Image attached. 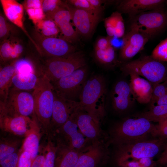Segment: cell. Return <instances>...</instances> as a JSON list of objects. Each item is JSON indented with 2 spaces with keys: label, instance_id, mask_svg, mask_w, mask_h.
Listing matches in <instances>:
<instances>
[{
  "label": "cell",
  "instance_id": "42",
  "mask_svg": "<svg viewBox=\"0 0 167 167\" xmlns=\"http://www.w3.org/2000/svg\"><path fill=\"white\" fill-rule=\"evenodd\" d=\"M10 27L6 19L1 14L0 15V38L1 41L5 40L8 36Z\"/></svg>",
  "mask_w": 167,
  "mask_h": 167
},
{
  "label": "cell",
  "instance_id": "29",
  "mask_svg": "<svg viewBox=\"0 0 167 167\" xmlns=\"http://www.w3.org/2000/svg\"><path fill=\"white\" fill-rule=\"evenodd\" d=\"M38 79V76L35 73L27 75L16 74L12 80V86L22 90L30 91L35 88Z\"/></svg>",
  "mask_w": 167,
  "mask_h": 167
},
{
  "label": "cell",
  "instance_id": "30",
  "mask_svg": "<svg viewBox=\"0 0 167 167\" xmlns=\"http://www.w3.org/2000/svg\"><path fill=\"white\" fill-rule=\"evenodd\" d=\"M42 0H27L24 1V5L29 18L35 24L45 18L43 11Z\"/></svg>",
  "mask_w": 167,
  "mask_h": 167
},
{
  "label": "cell",
  "instance_id": "17",
  "mask_svg": "<svg viewBox=\"0 0 167 167\" xmlns=\"http://www.w3.org/2000/svg\"><path fill=\"white\" fill-rule=\"evenodd\" d=\"M68 5L72 24L79 36L86 38L90 37L100 20L101 16Z\"/></svg>",
  "mask_w": 167,
  "mask_h": 167
},
{
  "label": "cell",
  "instance_id": "10",
  "mask_svg": "<svg viewBox=\"0 0 167 167\" xmlns=\"http://www.w3.org/2000/svg\"><path fill=\"white\" fill-rule=\"evenodd\" d=\"M9 114L32 118L34 114V103L32 93L17 89L12 86L4 102L0 101Z\"/></svg>",
  "mask_w": 167,
  "mask_h": 167
},
{
  "label": "cell",
  "instance_id": "8",
  "mask_svg": "<svg viewBox=\"0 0 167 167\" xmlns=\"http://www.w3.org/2000/svg\"><path fill=\"white\" fill-rule=\"evenodd\" d=\"M88 74V66L86 65L56 81L51 82L58 95L69 100L79 101Z\"/></svg>",
  "mask_w": 167,
  "mask_h": 167
},
{
  "label": "cell",
  "instance_id": "14",
  "mask_svg": "<svg viewBox=\"0 0 167 167\" xmlns=\"http://www.w3.org/2000/svg\"><path fill=\"white\" fill-rule=\"evenodd\" d=\"M74 114L79 129L91 143L109 139L108 134L101 129L100 121L97 118L79 109L75 111Z\"/></svg>",
  "mask_w": 167,
  "mask_h": 167
},
{
  "label": "cell",
  "instance_id": "43",
  "mask_svg": "<svg viewBox=\"0 0 167 167\" xmlns=\"http://www.w3.org/2000/svg\"><path fill=\"white\" fill-rule=\"evenodd\" d=\"M32 161L30 154L24 151L21 152L17 167H31Z\"/></svg>",
  "mask_w": 167,
  "mask_h": 167
},
{
  "label": "cell",
  "instance_id": "4",
  "mask_svg": "<svg viewBox=\"0 0 167 167\" xmlns=\"http://www.w3.org/2000/svg\"><path fill=\"white\" fill-rule=\"evenodd\" d=\"M45 58L37 75L45 76L51 82L87 65L85 54L81 51H77L65 57Z\"/></svg>",
  "mask_w": 167,
  "mask_h": 167
},
{
  "label": "cell",
  "instance_id": "9",
  "mask_svg": "<svg viewBox=\"0 0 167 167\" xmlns=\"http://www.w3.org/2000/svg\"><path fill=\"white\" fill-rule=\"evenodd\" d=\"M0 127L4 133L24 138L40 128L35 114L32 118L8 114L0 106Z\"/></svg>",
  "mask_w": 167,
  "mask_h": 167
},
{
  "label": "cell",
  "instance_id": "2",
  "mask_svg": "<svg viewBox=\"0 0 167 167\" xmlns=\"http://www.w3.org/2000/svg\"><path fill=\"white\" fill-rule=\"evenodd\" d=\"M155 125L141 117L125 118L115 123L108 134L111 144L114 146L147 139Z\"/></svg>",
  "mask_w": 167,
  "mask_h": 167
},
{
  "label": "cell",
  "instance_id": "41",
  "mask_svg": "<svg viewBox=\"0 0 167 167\" xmlns=\"http://www.w3.org/2000/svg\"><path fill=\"white\" fill-rule=\"evenodd\" d=\"M153 91L150 103L155 101L167 93V80L153 85Z\"/></svg>",
  "mask_w": 167,
  "mask_h": 167
},
{
  "label": "cell",
  "instance_id": "38",
  "mask_svg": "<svg viewBox=\"0 0 167 167\" xmlns=\"http://www.w3.org/2000/svg\"><path fill=\"white\" fill-rule=\"evenodd\" d=\"M13 45L9 41H4L0 46V60L2 63L6 64L9 62H11V56Z\"/></svg>",
  "mask_w": 167,
  "mask_h": 167
},
{
  "label": "cell",
  "instance_id": "40",
  "mask_svg": "<svg viewBox=\"0 0 167 167\" xmlns=\"http://www.w3.org/2000/svg\"><path fill=\"white\" fill-rule=\"evenodd\" d=\"M21 152L18 151L0 160V167H17Z\"/></svg>",
  "mask_w": 167,
  "mask_h": 167
},
{
  "label": "cell",
  "instance_id": "46",
  "mask_svg": "<svg viewBox=\"0 0 167 167\" xmlns=\"http://www.w3.org/2000/svg\"><path fill=\"white\" fill-rule=\"evenodd\" d=\"M156 162L157 165L160 166H165L167 165V143L163 152Z\"/></svg>",
  "mask_w": 167,
  "mask_h": 167
},
{
  "label": "cell",
  "instance_id": "36",
  "mask_svg": "<svg viewBox=\"0 0 167 167\" xmlns=\"http://www.w3.org/2000/svg\"><path fill=\"white\" fill-rule=\"evenodd\" d=\"M65 3L59 0H42V7L45 18L54 13L63 6Z\"/></svg>",
  "mask_w": 167,
  "mask_h": 167
},
{
  "label": "cell",
  "instance_id": "12",
  "mask_svg": "<svg viewBox=\"0 0 167 167\" xmlns=\"http://www.w3.org/2000/svg\"><path fill=\"white\" fill-rule=\"evenodd\" d=\"M74 112L67 121L52 135L56 141L80 152L91 143L79 129Z\"/></svg>",
  "mask_w": 167,
  "mask_h": 167
},
{
  "label": "cell",
  "instance_id": "33",
  "mask_svg": "<svg viewBox=\"0 0 167 167\" xmlns=\"http://www.w3.org/2000/svg\"><path fill=\"white\" fill-rule=\"evenodd\" d=\"M35 25L37 32L44 36H56L60 32L55 22L51 19H45Z\"/></svg>",
  "mask_w": 167,
  "mask_h": 167
},
{
  "label": "cell",
  "instance_id": "45",
  "mask_svg": "<svg viewBox=\"0 0 167 167\" xmlns=\"http://www.w3.org/2000/svg\"><path fill=\"white\" fill-rule=\"evenodd\" d=\"M45 155L44 147L40 146L39 153L32 162L31 167H44Z\"/></svg>",
  "mask_w": 167,
  "mask_h": 167
},
{
  "label": "cell",
  "instance_id": "1",
  "mask_svg": "<svg viewBox=\"0 0 167 167\" xmlns=\"http://www.w3.org/2000/svg\"><path fill=\"white\" fill-rule=\"evenodd\" d=\"M107 95V83L102 75L92 74L88 78L80 95L79 109L84 110L100 121L105 115Z\"/></svg>",
  "mask_w": 167,
  "mask_h": 167
},
{
  "label": "cell",
  "instance_id": "11",
  "mask_svg": "<svg viewBox=\"0 0 167 167\" xmlns=\"http://www.w3.org/2000/svg\"><path fill=\"white\" fill-rule=\"evenodd\" d=\"M33 36L39 53L45 58L65 57L77 51L75 46L61 37H45L37 31Z\"/></svg>",
  "mask_w": 167,
  "mask_h": 167
},
{
  "label": "cell",
  "instance_id": "26",
  "mask_svg": "<svg viewBox=\"0 0 167 167\" xmlns=\"http://www.w3.org/2000/svg\"><path fill=\"white\" fill-rule=\"evenodd\" d=\"M0 139V160L19 150L24 138L4 133Z\"/></svg>",
  "mask_w": 167,
  "mask_h": 167
},
{
  "label": "cell",
  "instance_id": "19",
  "mask_svg": "<svg viewBox=\"0 0 167 167\" xmlns=\"http://www.w3.org/2000/svg\"><path fill=\"white\" fill-rule=\"evenodd\" d=\"M118 11L127 14L130 18L145 11L165 7L167 0H123L117 2Z\"/></svg>",
  "mask_w": 167,
  "mask_h": 167
},
{
  "label": "cell",
  "instance_id": "28",
  "mask_svg": "<svg viewBox=\"0 0 167 167\" xmlns=\"http://www.w3.org/2000/svg\"><path fill=\"white\" fill-rule=\"evenodd\" d=\"M41 133L40 128L33 131L24 138L19 149L21 152L25 151L30 154L32 162L39 152Z\"/></svg>",
  "mask_w": 167,
  "mask_h": 167
},
{
  "label": "cell",
  "instance_id": "27",
  "mask_svg": "<svg viewBox=\"0 0 167 167\" xmlns=\"http://www.w3.org/2000/svg\"><path fill=\"white\" fill-rule=\"evenodd\" d=\"M93 57L100 65L107 68L120 66L121 62L117 59L115 49L113 45L102 49H94Z\"/></svg>",
  "mask_w": 167,
  "mask_h": 167
},
{
  "label": "cell",
  "instance_id": "32",
  "mask_svg": "<svg viewBox=\"0 0 167 167\" xmlns=\"http://www.w3.org/2000/svg\"><path fill=\"white\" fill-rule=\"evenodd\" d=\"M47 142L44 146L45 155L44 167H54L57 148L54 138L51 136H46Z\"/></svg>",
  "mask_w": 167,
  "mask_h": 167
},
{
  "label": "cell",
  "instance_id": "39",
  "mask_svg": "<svg viewBox=\"0 0 167 167\" xmlns=\"http://www.w3.org/2000/svg\"><path fill=\"white\" fill-rule=\"evenodd\" d=\"M151 135L158 138L167 140V118L155 125L154 129Z\"/></svg>",
  "mask_w": 167,
  "mask_h": 167
},
{
  "label": "cell",
  "instance_id": "20",
  "mask_svg": "<svg viewBox=\"0 0 167 167\" xmlns=\"http://www.w3.org/2000/svg\"><path fill=\"white\" fill-rule=\"evenodd\" d=\"M45 19L53 20L62 35L61 37L71 44L79 40V36L71 24V17L68 4L64 5L54 13Z\"/></svg>",
  "mask_w": 167,
  "mask_h": 167
},
{
  "label": "cell",
  "instance_id": "22",
  "mask_svg": "<svg viewBox=\"0 0 167 167\" xmlns=\"http://www.w3.org/2000/svg\"><path fill=\"white\" fill-rule=\"evenodd\" d=\"M0 2L6 17L20 28L28 37L36 47L37 45L26 31L23 24L24 6L15 0H1Z\"/></svg>",
  "mask_w": 167,
  "mask_h": 167
},
{
  "label": "cell",
  "instance_id": "34",
  "mask_svg": "<svg viewBox=\"0 0 167 167\" xmlns=\"http://www.w3.org/2000/svg\"><path fill=\"white\" fill-rule=\"evenodd\" d=\"M67 1L66 2L68 4L75 8L101 16L103 11L95 9L91 5L88 0H69Z\"/></svg>",
  "mask_w": 167,
  "mask_h": 167
},
{
  "label": "cell",
  "instance_id": "37",
  "mask_svg": "<svg viewBox=\"0 0 167 167\" xmlns=\"http://www.w3.org/2000/svg\"><path fill=\"white\" fill-rule=\"evenodd\" d=\"M16 74L27 75L36 73V71L32 63L25 59H18L15 64Z\"/></svg>",
  "mask_w": 167,
  "mask_h": 167
},
{
  "label": "cell",
  "instance_id": "6",
  "mask_svg": "<svg viewBox=\"0 0 167 167\" xmlns=\"http://www.w3.org/2000/svg\"><path fill=\"white\" fill-rule=\"evenodd\" d=\"M120 66L123 75L135 73L144 77L153 85L167 80V64L151 56H142L136 59L121 63Z\"/></svg>",
  "mask_w": 167,
  "mask_h": 167
},
{
  "label": "cell",
  "instance_id": "16",
  "mask_svg": "<svg viewBox=\"0 0 167 167\" xmlns=\"http://www.w3.org/2000/svg\"><path fill=\"white\" fill-rule=\"evenodd\" d=\"M109 99L113 110L119 114L127 111L135 100L129 83L123 80L118 81L114 84Z\"/></svg>",
  "mask_w": 167,
  "mask_h": 167
},
{
  "label": "cell",
  "instance_id": "35",
  "mask_svg": "<svg viewBox=\"0 0 167 167\" xmlns=\"http://www.w3.org/2000/svg\"><path fill=\"white\" fill-rule=\"evenodd\" d=\"M151 56L156 60L167 62V36L156 45Z\"/></svg>",
  "mask_w": 167,
  "mask_h": 167
},
{
  "label": "cell",
  "instance_id": "21",
  "mask_svg": "<svg viewBox=\"0 0 167 167\" xmlns=\"http://www.w3.org/2000/svg\"><path fill=\"white\" fill-rule=\"evenodd\" d=\"M130 86L134 97L141 104L150 103L152 97L153 85L148 80L134 73L128 75Z\"/></svg>",
  "mask_w": 167,
  "mask_h": 167
},
{
  "label": "cell",
  "instance_id": "5",
  "mask_svg": "<svg viewBox=\"0 0 167 167\" xmlns=\"http://www.w3.org/2000/svg\"><path fill=\"white\" fill-rule=\"evenodd\" d=\"M167 143V140L159 138L137 140L115 146L114 157L118 165L132 160L152 158Z\"/></svg>",
  "mask_w": 167,
  "mask_h": 167
},
{
  "label": "cell",
  "instance_id": "7",
  "mask_svg": "<svg viewBox=\"0 0 167 167\" xmlns=\"http://www.w3.org/2000/svg\"><path fill=\"white\" fill-rule=\"evenodd\" d=\"M130 19V28L139 31L149 39L167 27V9L165 7L145 11Z\"/></svg>",
  "mask_w": 167,
  "mask_h": 167
},
{
  "label": "cell",
  "instance_id": "48",
  "mask_svg": "<svg viewBox=\"0 0 167 167\" xmlns=\"http://www.w3.org/2000/svg\"><path fill=\"white\" fill-rule=\"evenodd\" d=\"M165 167H167V165H166L165 166Z\"/></svg>",
  "mask_w": 167,
  "mask_h": 167
},
{
  "label": "cell",
  "instance_id": "24",
  "mask_svg": "<svg viewBox=\"0 0 167 167\" xmlns=\"http://www.w3.org/2000/svg\"><path fill=\"white\" fill-rule=\"evenodd\" d=\"M122 13L117 11L113 12L104 20V26L107 36L111 39L124 36L125 26Z\"/></svg>",
  "mask_w": 167,
  "mask_h": 167
},
{
  "label": "cell",
  "instance_id": "23",
  "mask_svg": "<svg viewBox=\"0 0 167 167\" xmlns=\"http://www.w3.org/2000/svg\"><path fill=\"white\" fill-rule=\"evenodd\" d=\"M55 141L57 148L54 167H75L80 152Z\"/></svg>",
  "mask_w": 167,
  "mask_h": 167
},
{
  "label": "cell",
  "instance_id": "25",
  "mask_svg": "<svg viewBox=\"0 0 167 167\" xmlns=\"http://www.w3.org/2000/svg\"><path fill=\"white\" fill-rule=\"evenodd\" d=\"M16 61L1 67L0 101L4 102L6 101L9 90L12 86V79L16 74L15 64Z\"/></svg>",
  "mask_w": 167,
  "mask_h": 167
},
{
  "label": "cell",
  "instance_id": "13",
  "mask_svg": "<svg viewBox=\"0 0 167 167\" xmlns=\"http://www.w3.org/2000/svg\"><path fill=\"white\" fill-rule=\"evenodd\" d=\"M109 139L90 143L80 152L75 167H99L109 159Z\"/></svg>",
  "mask_w": 167,
  "mask_h": 167
},
{
  "label": "cell",
  "instance_id": "18",
  "mask_svg": "<svg viewBox=\"0 0 167 167\" xmlns=\"http://www.w3.org/2000/svg\"><path fill=\"white\" fill-rule=\"evenodd\" d=\"M149 40L139 31L130 28L124 35L123 45L120 50L118 60L121 63L129 61L142 50Z\"/></svg>",
  "mask_w": 167,
  "mask_h": 167
},
{
  "label": "cell",
  "instance_id": "3",
  "mask_svg": "<svg viewBox=\"0 0 167 167\" xmlns=\"http://www.w3.org/2000/svg\"><path fill=\"white\" fill-rule=\"evenodd\" d=\"M34 113L43 134H49L54 101V88L51 82L44 75L38 76L32 92Z\"/></svg>",
  "mask_w": 167,
  "mask_h": 167
},
{
  "label": "cell",
  "instance_id": "31",
  "mask_svg": "<svg viewBox=\"0 0 167 167\" xmlns=\"http://www.w3.org/2000/svg\"><path fill=\"white\" fill-rule=\"evenodd\" d=\"M137 116L145 118L151 122H159L167 118V105L151 107L148 111L141 113Z\"/></svg>",
  "mask_w": 167,
  "mask_h": 167
},
{
  "label": "cell",
  "instance_id": "44",
  "mask_svg": "<svg viewBox=\"0 0 167 167\" xmlns=\"http://www.w3.org/2000/svg\"><path fill=\"white\" fill-rule=\"evenodd\" d=\"M111 39L108 36H102L96 40L94 45V49H102L107 48L112 45Z\"/></svg>",
  "mask_w": 167,
  "mask_h": 167
},
{
  "label": "cell",
  "instance_id": "15",
  "mask_svg": "<svg viewBox=\"0 0 167 167\" xmlns=\"http://www.w3.org/2000/svg\"><path fill=\"white\" fill-rule=\"evenodd\" d=\"M54 101L49 135L63 126L71 114L79 109L78 101L68 100L58 95L54 89Z\"/></svg>",
  "mask_w": 167,
  "mask_h": 167
},
{
  "label": "cell",
  "instance_id": "47",
  "mask_svg": "<svg viewBox=\"0 0 167 167\" xmlns=\"http://www.w3.org/2000/svg\"><path fill=\"white\" fill-rule=\"evenodd\" d=\"M150 103L151 107L159 105H167V93L155 101Z\"/></svg>",
  "mask_w": 167,
  "mask_h": 167
}]
</instances>
